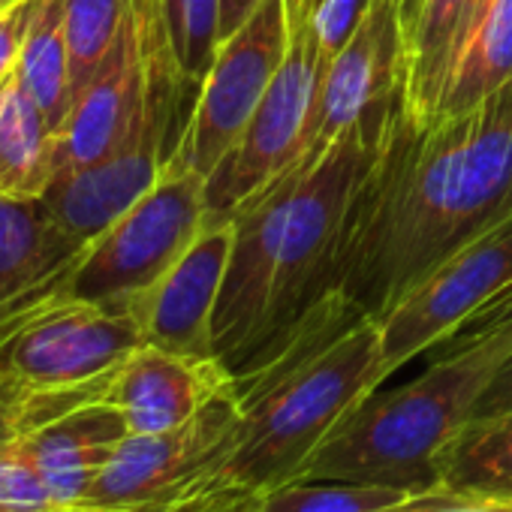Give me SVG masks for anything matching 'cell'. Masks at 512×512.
<instances>
[{"instance_id": "obj_1", "label": "cell", "mask_w": 512, "mask_h": 512, "mask_svg": "<svg viewBox=\"0 0 512 512\" xmlns=\"http://www.w3.org/2000/svg\"><path fill=\"white\" fill-rule=\"evenodd\" d=\"M512 220V82L434 124L395 112L347 214L332 290L380 320L452 253Z\"/></svg>"}, {"instance_id": "obj_2", "label": "cell", "mask_w": 512, "mask_h": 512, "mask_svg": "<svg viewBox=\"0 0 512 512\" xmlns=\"http://www.w3.org/2000/svg\"><path fill=\"white\" fill-rule=\"evenodd\" d=\"M404 91L371 109L317 166L272 181L232 217V253L214 308V353L232 380L272 362L332 290L335 253Z\"/></svg>"}, {"instance_id": "obj_3", "label": "cell", "mask_w": 512, "mask_h": 512, "mask_svg": "<svg viewBox=\"0 0 512 512\" xmlns=\"http://www.w3.org/2000/svg\"><path fill=\"white\" fill-rule=\"evenodd\" d=\"M383 380L377 320L329 293L272 362L235 380L238 428L172 512L244 500L299 479L338 422Z\"/></svg>"}, {"instance_id": "obj_4", "label": "cell", "mask_w": 512, "mask_h": 512, "mask_svg": "<svg viewBox=\"0 0 512 512\" xmlns=\"http://www.w3.org/2000/svg\"><path fill=\"white\" fill-rule=\"evenodd\" d=\"M512 350V326L437 350L410 383L365 395L323 440L299 479H344L425 491L437 455L470 422L473 404Z\"/></svg>"}, {"instance_id": "obj_5", "label": "cell", "mask_w": 512, "mask_h": 512, "mask_svg": "<svg viewBox=\"0 0 512 512\" xmlns=\"http://www.w3.org/2000/svg\"><path fill=\"white\" fill-rule=\"evenodd\" d=\"M205 229V178L166 166L160 181L130 205L70 266L61 296L127 314Z\"/></svg>"}, {"instance_id": "obj_6", "label": "cell", "mask_w": 512, "mask_h": 512, "mask_svg": "<svg viewBox=\"0 0 512 512\" xmlns=\"http://www.w3.org/2000/svg\"><path fill=\"white\" fill-rule=\"evenodd\" d=\"M142 332L133 317L58 293L0 320V380L52 395L106 380Z\"/></svg>"}, {"instance_id": "obj_7", "label": "cell", "mask_w": 512, "mask_h": 512, "mask_svg": "<svg viewBox=\"0 0 512 512\" xmlns=\"http://www.w3.org/2000/svg\"><path fill=\"white\" fill-rule=\"evenodd\" d=\"M323 70L326 58L308 19L290 10V49L275 82L235 145L205 178V223H232L253 196L287 172L299 154Z\"/></svg>"}, {"instance_id": "obj_8", "label": "cell", "mask_w": 512, "mask_h": 512, "mask_svg": "<svg viewBox=\"0 0 512 512\" xmlns=\"http://www.w3.org/2000/svg\"><path fill=\"white\" fill-rule=\"evenodd\" d=\"M290 49L287 0H263L235 34H229L199 85L187 130L169 160L172 169L208 178L235 145L256 106L263 103Z\"/></svg>"}, {"instance_id": "obj_9", "label": "cell", "mask_w": 512, "mask_h": 512, "mask_svg": "<svg viewBox=\"0 0 512 512\" xmlns=\"http://www.w3.org/2000/svg\"><path fill=\"white\" fill-rule=\"evenodd\" d=\"M238 416L241 407L232 386L181 428L127 434L82 509L172 512L223 455L238 428Z\"/></svg>"}, {"instance_id": "obj_10", "label": "cell", "mask_w": 512, "mask_h": 512, "mask_svg": "<svg viewBox=\"0 0 512 512\" xmlns=\"http://www.w3.org/2000/svg\"><path fill=\"white\" fill-rule=\"evenodd\" d=\"M509 284L512 220L452 253L377 320L386 377L443 344L464 320H470Z\"/></svg>"}, {"instance_id": "obj_11", "label": "cell", "mask_w": 512, "mask_h": 512, "mask_svg": "<svg viewBox=\"0 0 512 512\" xmlns=\"http://www.w3.org/2000/svg\"><path fill=\"white\" fill-rule=\"evenodd\" d=\"M407 46L395 0H374L350 43L326 64L296 160L278 178L308 172L371 109L404 91ZM275 178V181H278Z\"/></svg>"}, {"instance_id": "obj_12", "label": "cell", "mask_w": 512, "mask_h": 512, "mask_svg": "<svg viewBox=\"0 0 512 512\" xmlns=\"http://www.w3.org/2000/svg\"><path fill=\"white\" fill-rule=\"evenodd\" d=\"M232 253V223H205L199 238L181 260L139 299L127 317L142 332V344L193 356L217 359L214 353V308Z\"/></svg>"}, {"instance_id": "obj_13", "label": "cell", "mask_w": 512, "mask_h": 512, "mask_svg": "<svg viewBox=\"0 0 512 512\" xmlns=\"http://www.w3.org/2000/svg\"><path fill=\"white\" fill-rule=\"evenodd\" d=\"M232 386L235 380L220 359L142 344L112 371L103 401L121 410L130 434H160L181 428Z\"/></svg>"}, {"instance_id": "obj_14", "label": "cell", "mask_w": 512, "mask_h": 512, "mask_svg": "<svg viewBox=\"0 0 512 512\" xmlns=\"http://www.w3.org/2000/svg\"><path fill=\"white\" fill-rule=\"evenodd\" d=\"M148 112V82L139 52L133 10L103 58L100 70L73 103V112L58 133V172H73L94 166L115 154L133 124Z\"/></svg>"}, {"instance_id": "obj_15", "label": "cell", "mask_w": 512, "mask_h": 512, "mask_svg": "<svg viewBox=\"0 0 512 512\" xmlns=\"http://www.w3.org/2000/svg\"><path fill=\"white\" fill-rule=\"evenodd\" d=\"M127 434L130 428L118 407L88 401L28 431L19 446L37 464L52 497L67 509H82Z\"/></svg>"}, {"instance_id": "obj_16", "label": "cell", "mask_w": 512, "mask_h": 512, "mask_svg": "<svg viewBox=\"0 0 512 512\" xmlns=\"http://www.w3.org/2000/svg\"><path fill=\"white\" fill-rule=\"evenodd\" d=\"M494 0H425L407 34L404 112L413 124H431L452 76L488 19Z\"/></svg>"}, {"instance_id": "obj_17", "label": "cell", "mask_w": 512, "mask_h": 512, "mask_svg": "<svg viewBox=\"0 0 512 512\" xmlns=\"http://www.w3.org/2000/svg\"><path fill=\"white\" fill-rule=\"evenodd\" d=\"M58 172V130L19 85H0V196L40 199Z\"/></svg>"}, {"instance_id": "obj_18", "label": "cell", "mask_w": 512, "mask_h": 512, "mask_svg": "<svg viewBox=\"0 0 512 512\" xmlns=\"http://www.w3.org/2000/svg\"><path fill=\"white\" fill-rule=\"evenodd\" d=\"M16 79L43 109L49 124L61 133L73 109L64 0H40L16 64Z\"/></svg>"}, {"instance_id": "obj_19", "label": "cell", "mask_w": 512, "mask_h": 512, "mask_svg": "<svg viewBox=\"0 0 512 512\" xmlns=\"http://www.w3.org/2000/svg\"><path fill=\"white\" fill-rule=\"evenodd\" d=\"M437 485L512 497V413L467 422L437 455Z\"/></svg>"}, {"instance_id": "obj_20", "label": "cell", "mask_w": 512, "mask_h": 512, "mask_svg": "<svg viewBox=\"0 0 512 512\" xmlns=\"http://www.w3.org/2000/svg\"><path fill=\"white\" fill-rule=\"evenodd\" d=\"M410 491L344 479H293L244 500L202 503L181 512H389Z\"/></svg>"}, {"instance_id": "obj_21", "label": "cell", "mask_w": 512, "mask_h": 512, "mask_svg": "<svg viewBox=\"0 0 512 512\" xmlns=\"http://www.w3.org/2000/svg\"><path fill=\"white\" fill-rule=\"evenodd\" d=\"M509 82H512V0H494L485 25L479 28L473 46L467 49V55L461 58L452 76L449 91L440 100L437 118L470 109Z\"/></svg>"}, {"instance_id": "obj_22", "label": "cell", "mask_w": 512, "mask_h": 512, "mask_svg": "<svg viewBox=\"0 0 512 512\" xmlns=\"http://www.w3.org/2000/svg\"><path fill=\"white\" fill-rule=\"evenodd\" d=\"M133 0H64V28L70 46L73 103L82 97L112 43L118 40ZM73 112V109H70Z\"/></svg>"}, {"instance_id": "obj_23", "label": "cell", "mask_w": 512, "mask_h": 512, "mask_svg": "<svg viewBox=\"0 0 512 512\" xmlns=\"http://www.w3.org/2000/svg\"><path fill=\"white\" fill-rule=\"evenodd\" d=\"M157 4L172 46V58L181 76L199 91L223 43L220 34L223 0H157Z\"/></svg>"}, {"instance_id": "obj_24", "label": "cell", "mask_w": 512, "mask_h": 512, "mask_svg": "<svg viewBox=\"0 0 512 512\" xmlns=\"http://www.w3.org/2000/svg\"><path fill=\"white\" fill-rule=\"evenodd\" d=\"M88 401H97L94 386L37 395V392H25L19 386H10L0 380V449L22 440L28 431L46 425L49 419H55L79 404H88Z\"/></svg>"}, {"instance_id": "obj_25", "label": "cell", "mask_w": 512, "mask_h": 512, "mask_svg": "<svg viewBox=\"0 0 512 512\" xmlns=\"http://www.w3.org/2000/svg\"><path fill=\"white\" fill-rule=\"evenodd\" d=\"M0 512H79L61 506L37 464L16 443L0 449Z\"/></svg>"}, {"instance_id": "obj_26", "label": "cell", "mask_w": 512, "mask_h": 512, "mask_svg": "<svg viewBox=\"0 0 512 512\" xmlns=\"http://www.w3.org/2000/svg\"><path fill=\"white\" fill-rule=\"evenodd\" d=\"M290 10L308 19L326 64L350 43L374 0H287Z\"/></svg>"}, {"instance_id": "obj_27", "label": "cell", "mask_w": 512, "mask_h": 512, "mask_svg": "<svg viewBox=\"0 0 512 512\" xmlns=\"http://www.w3.org/2000/svg\"><path fill=\"white\" fill-rule=\"evenodd\" d=\"M389 512H512V497L431 485L425 491L407 494Z\"/></svg>"}, {"instance_id": "obj_28", "label": "cell", "mask_w": 512, "mask_h": 512, "mask_svg": "<svg viewBox=\"0 0 512 512\" xmlns=\"http://www.w3.org/2000/svg\"><path fill=\"white\" fill-rule=\"evenodd\" d=\"M40 7V0H19L16 7H10L4 16H0V85H4L19 64L31 19Z\"/></svg>"}, {"instance_id": "obj_29", "label": "cell", "mask_w": 512, "mask_h": 512, "mask_svg": "<svg viewBox=\"0 0 512 512\" xmlns=\"http://www.w3.org/2000/svg\"><path fill=\"white\" fill-rule=\"evenodd\" d=\"M512 326V284L506 290H500L488 305H482L470 320H464L443 344H437L434 350H443V347H455V344H464V341H473L479 335H488V332H497V329H506Z\"/></svg>"}, {"instance_id": "obj_30", "label": "cell", "mask_w": 512, "mask_h": 512, "mask_svg": "<svg viewBox=\"0 0 512 512\" xmlns=\"http://www.w3.org/2000/svg\"><path fill=\"white\" fill-rule=\"evenodd\" d=\"M503 413H512V350L497 365V371L491 374V380L482 389L479 401L473 404L470 422L491 419V416H503Z\"/></svg>"}, {"instance_id": "obj_31", "label": "cell", "mask_w": 512, "mask_h": 512, "mask_svg": "<svg viewBox=\"0 0 512 512\" xmlns=\"http://www.w3.org/2000/svg\"><path fill=\"white\" fill-rule=\"evenodd\" d=\"M260 4H263V0H223V4H220V34H223V40L229 34H235L256 10H260Z\"/></svg>"}, {"instance_id": "obj_32", "label": "cell", "mask_w": 512, "mask_h": 512, "mask_svg": "<svg viewBox=\"0 0 512 512\" xmlns=\"http://www.w3.org/2000/svg\"><path fill=\"white\" fill-rule=\"evenodd\" d=\"M398 4V16H401V25H404V46H407V34L413 31L422 7H425V0H395Z\"/></svg>"}, {"instance_id": "obj_33", "label": "cell", "mask_w": 512, "mask_h": 512, "mask_svg": "<svg viewBox=\"0 0 512 512\" xmlns=\"http://www.w3.org/2000/svg\"><path fill=\"white\" fill-rule=\"evenodd\" d=\"M16 4H19V0H0V16H4V13H7L10 7H16Z\"/></svg>"}, {"instance_id": "obj_34", "label": "cell", "mask_w": 512, "mask_h": 512, "mask_svg": "<svg viewBox=\"0 0 512 512\" xmlns=\"http://www.w3.org/2000/svg\"><path fill=\"white\" fill-rule=\"evenodd\" d=\"M79 512H94V509H79Z\"/></svg>"}]
</instances>
